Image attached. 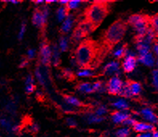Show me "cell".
Here are the masks:
<instances>
[{
    "label": "cell",
    "mask_w": 158,
    "mask_h": 137,
    "mask_svg": "<svg viewBox=\"0 0 158 137\" xmlns=\"http://www.w3.org/2000/svg\"><path fill=\"white\" fill-rule=\"evenodd\" d=\"M92 86H93V90L94 92H102L104 90V84L101 81H96L95 82L92 83Z\"/></svg>",
    "instance_id": "32"
},
{
    "label": "cell",
    "mask_w": 158,
    "mask_h": 137,
    "mask_svg": "<svg viewBox=\"0 0 158 137\" xmlns=\"http://www.w3.org/2000/svg\"><path fill=\"white\" fill-rule=\"evenodd\" d=\"M131 129L128 127H123L119 128L115 133L116 137H130Z\"/></svg>",
    "instance_id": "28"
},
{
    "label": "cell",
    "mask_w": 158,
    "mask_h": 137,
    "mask_svg": "<svg viewBox=\"0 0 158 137\" xmlns=\"http://www.w3.org/2000/svg\"><path fill=\"white\" fill-rule=\"evenodd\" d=\"M138 62L137 57L134 52L128 50L126 56L124 57V60L121 64V68L125 73H132L136 67V64Z\"/></svg>",
    "instance_id": "7"
},
{
    "label": "cell",
    "mask_w": 158,
    "mask_h": 137,
    "mask_svg": "<svg viewBox=\"0 0 158 137\" xmlns=\"http://www.w3.org/2000/svg\"><path fill=\"white\" fill-rule=\"evenodd\" d=\"M77 90L82 94H92V93L94 92L92 83L88 82L80 83L77 86Z\"/></svg>",
    "instance_id": "19"
},
{
    "label": "cell",
    "mask_w": 158,
    "mask_h": 137,
    "mask_svg": "<svg viewBox=\"0 0 158 137\" xmlns=\"http://www.w3.org/2000/svg\"><path fill=\"white\" fill-rule=\"evenodd\" d=\"M0 126H1V127L5 129L6 131H11L12 128L14 127V125L12 124L10 120H9L8 119H6V118H2V119H0Z\"/></svg>",
    "instance_id": "30"
},
{
    "label": "cell",
    "mask_w": 158,
    "mask_h": 137,
    "mask_svg": "<svg viewBox=\"0 0 158 137\" xmlns=\"http://www.w3.org/2000/svg\"><path fill=\"white\" fill-rule=\"evenodd\" d=\"M152 52L156 57L158 59V40H155V42L152 45Z\"/></svg>",
    "instance_id": "39"
},
{
    "label": "cell",
    "mask_w": 158,
    "mask_h": 137,
    "mask_svg": "<svg viewBox=\"0 0 158 137\" xmlns=\"http://www.w3.org/2000/svg\"><path fill=\"white\" fill-rule=\"evenodd\" d=\"M149 27L151 30L154 32L156 37H158V14L154 15L149 18Z\"/></svg>",
    "instance_id": "27"
},
{
    "label": "cell",
    "mask_w": 158,
    "mask_h": 137,
    "mask_svg": "<svg viewBox=\"0 0 158 137\" xmlns=\"http://www.w3.org/2000/svg\"><path fill=\"white\" fill-rule=\"evenodd\" d=\"M30 129L32 132H37L39 131V126L36 123H34V124L31 125Z\"/></svg>",
    "instance_id": "41"
},
{
    "label": "cell",
    "mask_w": 158,
    "mask_h": 137,
    "mask_svg": "<svg viewBox=\"0 0 158 137\" xmlns=\"http://www.w3.org/2000/svg\"><path fill=\"white\" fill-rule=\"evenodd\" d=\"M58 2V1H56V0H47L46 1V3L47 4H50V3H54V2Z\"/></svg>",
    "instance_id": "48"
},
{
    "label": "cell",
    "mask_w": 158,
    "mask_h": 137,
    "mask_svg": "<svg viewBox=\"0 0 158 137\" xmlns=\"http://www.w3.org/2000/svg\"><path fill=\"white\" fill-rule=\"evenodd\" d=\"M128 48L125 46H119L118 48H116L113 52H112V55L114 56L115 58L120 59V58H124V56H126L127 52H128Z\"/></svg>",
    "instance_id": "25"
},
{
    "label": "cell",
    "mask_w": 158,
    "mask_h": 137,
    "mask_svg": "<svg viewBox=\"0 0 158 137\" xmlns=\"http://www.w3.org/2000/svg\"><path fill=\"white\" fill-rule=\"evenodd\" d=\"M128 84L131 97L138 96L142 91V86L137 82H128Z\"/></svg>",
    "instance_id": "17"
},
{
    "label": "cell",
    "mask_w": 158,
    "mask_h": 137,
    "mask_svg": "<svg viewBox=\"0 0 158 137\" xmlns=\"http://www.w3.org/2000/svg\"><path fill=\"white\" fill-rule=\"evenodd\" d=\"M130 117L131 115L127 111H116L112 113L111 119L116 124H123Z\"/></svg>",
    "instance_id": "13"
},
{
    "label": "cell",
    "mask_w": 158,
    "mask_h": 137,
    "mask_svg": "<svg viewBox=\"0 0 158 137\" xmlns=\"http://www.w3.org/2000/svg\"><path fill=\"white\" fill-rule=\"evenodd\" d=\"M28 64H29V60L28 59H23L19 64V67L20 68H25V67L27 66Z\"/></svg>",
    "instance_id": "40"
},
{
    "label": "cell",
    "mask_w": 158,
    "mask_h": 137,
    "mask_svg": "<svg viewBox=\"0 0 158 137\" xmlns=\"http://www.w3.org/2000/svg\"><path fill=\"white\" fill-rule=\"evenodd\" d=\"M120 62L117 60H112L105 64L103 69V73L105 75L108 76H118V73L120 71Z\"/></svg>",
    "instance_id": "9"
},
{
    "label": "cell",
    "mask_w": 158,
    "mask_h": 137,
    "mask_svg": "<svg viewBox=\"0 0 158 137\" xmlns=\"http://www.w3.org/2000/svg\"><path fill=\"white\" fill-rule=\"evenodd\" d=\"M112 106L117 110V111H127L129 107L128 101L124 99H119L112 103Z\"/></svg>",
    "instance_id": "21"
},
{
    "label": "cell",
    "mask_w": 158,
    "mask_h": 137,
    "mask_svg": "<svg viewBox=\"0 0 158 137\" xmlns=\"http://www.w3.org/2000/svg\"><path fill=\"white\" fill-rule=\"evenodd\" d=\"M152 137H158V131L155 130L154 131H152Z\"/></svg>",
    "instance_id": "47"
},
{
    "label": "cell",
    "mask_w": 158,
    "mask_h": 137,
    "mask_svg": "<svg viewBox=\"0 0 158 137\" xmlns=\"http://www.w3.org/2000/svg\"><path fill=\"white\" fill-rule=\"evenodd\" d=\"M68 2H69L68 0H61V1H59L60 6H65V7L68 6Z\"/></svg>",
    "instance_id": "45"
},
{
    "label": "cell",
    "mask_w": 158,
    "mask_h": 137,
    "mask_svg": "<svg viewBox=\"0 0 158 137\" xmlns=\"http://www.w3.org/2000/svg\"><path fill=\"white\" fill-rule=\"evenodd\" d=\"M135 137H152V133H142V134H138Z\"/></svg>",
    "instance_id": "43"
},
{
    "label": "cell",
    "mask_w": 158,
    "mask_h": 137,
    "mask_svg": "<svg viewBox=\"0 0 158 137\" xmlns=\"http://www.w3.org/2000/svg\"><path fill=\"white\" fill-rule=\"evenodd\" d=\"M140 115L144 119V122L151 124H158V116L153 110L149 107H144L140 111Z\"/></svg>",
    "instance_id": "10"
},
{
    "label": "cell",
    "mask_w": 158,
    "mask_h": 137,
    "mask_svg": "<svg viewBox=\"0 0 158 137\" xmlns=\"http://www.w3.org/2000/svg\"><path fill=\"white\" fill-rule=\"evenodd\" d=\"M128 24L136 32V37H142L146 34L149 27V19L141 14H134L129 16Z\"/></svg>",
    "instance_id": "4"
},
{
    "label": "cell",
    "mask_w": 158,
    "mask_h": 137,
    "mask_svg": "<svg viewBox=\"0 0 158 137\" xmlns=\"http://www.w3.org/2000/svg\"><path fill=\"white\" fill-rule=\"evenodd\" d=\"M27 31V24L26 23H22V24L20 25L19 30L18 32V39L19 40H22L24 38V36H25V33H26Z\"/></svg>",
    "instance_id": "34"
},
{
    "label": "cell",
    "mask_w": 158,
    "mask_h": 137,
    "mask_svg": "<svg viewBox=\"0 0 158 137\" xmlns=\"http://www.w3.org/2000/svg\"><path fill=\"white\" fill-rule=\"evenodd\" d=\"M4 2H8V3L10 4H14V5H16V4L19 3V1H17V0H8V1H4Z\"/></svg>",
    "instance_id": "46"
},
{
    "label": "cell",
    "mask_w": 158,
    "mask_h": 137,
    "mask_svg": "<svg viewBox=\"0 0 158 137\" xmlns=\"http://www.w3.org/2000/svg\"><path fill=\"white\" fill-rule=\"evenodd\" d=\"M35 90V78L31 74H28L25 78V91L27 95H31Z\"/></svg>",
    "instance_id": "18"
},
{
    "label": "cell",
    "mask_w": 158,
    "mask_h": 137,
    "mask_svg": "<svg viewBox=\"0 0 158 137\" xmlns=\"http://www.w3.org/2000/svg\"><path fill=\"white\" fill-rule=\"evenodd\" d=\"M133 130L138 134H142V133H152L155 131V126L153 124H151L147 122H140V121H136L134 126L132 127Z\"/></svg>",
    "instance_id": "11"
},
{
    "label": "cell",
    "mask_w": 158,
    "mask_h": 137,
    "mask_svg": "<svg viewBox=\"0 0 158 137\" xmlns=\"http://www.w3.org/2000/svg\"><path fill=\"white\" fill-rule=\"evenodd\" d=\"M60 61V50L58 45H55L52 48V62L55 65H58Z\"/></svg>",
    "instance_id": "26"
},
{
    "label": "cell",
    "mask_w": 158,
    "mask_h": 137,
    "mask_svg": "<svg viewBox=\"0 0 158 137\" xmlns=\"http://www.w3.org/2000/svg\"><path fill=\"white\" fill-rule=\"evenodd\" d=\"M82 2L83 1H80V0H70V1L68 2L67 7H68V11L77 10V9L81 6Z\"/></svg>",
    "instance_id": "31"
},
{
    "label": "cell",
    "mask_w": 158,
    "mask_h": 137,
    "mask_svg": "<svg viewBox=\"0 0 158 137\" xmlns=\"http://www.w3.org/2000/svg\"><path fill=\"white\" fill-rule=\"evenodd\" d=\"M46 66H38L35 71V77L41 86H44L47 83V70Z\"/></svg>",
    "instance_id": "14"
},
{
    "label": "cell",
    "mask_w": 158,
    "mask_h": 137,
    "mask_svg": "<svg viewBox=\"0 0 158 137\" xmlns=\"http://www.w3.org/2000/svg\"><path fill=\"white\" fill-rule=\"evenodd\" d=\"M85 119L88 123L94 124V123H100L103 122L104 120V117L99 116L95 113H88L85 116Z\"/></svg>",
    "instance_id": "23"
},
{
    "label": "cell",
    "mask_w": 158,
    "mask_h": 137,
    "mask_svg": "<svg viewBox=\"0 0 158 137\" xmlns=\"http://www.w3.org/2000/svg\"><path fill=\"white\" fill-rule=\"evenodd\" d=\"M152 86L158 91V70L154 69L152 72Z\"/></svg>",
    "instance_id": "35"
},
{
    "label": "cell",
    "mask_w": 158,
    "mask_h": 137,
    "mask_svg": "<svg viewBox=\"0 0 158 137\" xmlns=\"http://www.w3.org/2000/svg\"><path fill=\"white\" fill-rule=\"evenodd\" d=\"M64 101L66 102V103L69 106L74 107H82L83 103L80 100H79L76 97L72 96V95H67L64 98Z\"/></svg>",
    "instance_id": "24"
},
{
    "label": "cell",
    "mask_w": 158,
    "mask_h": 137,
    "mask_svg": "<svg viewBox=\"0 0 158 137\" xmlns=\"http://www.w3.org/2000/svg\"><path fill=\"white\" fill-rule=\"evenodd\" d=\"M156 69L158 70V59H156Z\"/></svg>",
    "instance_id": "49"
},
{
    "label": "cell",
    "mask_w": 158,
    "mask_h": 137,
    "mask_svg": "<svg viewBox=\"0 0 158 137\" xmlns=\"http://www.w3.org/2000/svg\"><path fill=\"white\" fill-rule=\"evenodd\" d=\"M95 114L100 117H104L108 113V108L104 106H99L95 110Z\"/></svg>",
    "instance_id": "33"
},
{
    "label": "cell",
    "mask_w": 158,
    "mask_h": 137,
    "mask_svg": "<svg viewBox=\"0 0 158 137\" xmlns=\"http://www.w3.org/2000/svg\"><path fill=\"white\" fill-rule=\"evenodd\" d=\"M49 15H50V8L48 6L44 5L40 9H37L34 11L31 17L32 24L37 28H44L47 24Z\"/></svg>",
    "instance_id": "5"
},
{
    "label": "cell",
    "mask_w": 158,
    "mask_h": 137,
    "mask_svg": "<svg viewBox=\"0 0 158 137\" xmlns=\"http://www.w3.org/2000/svg\"><path fill=\"white\" fill-rule=\"evenodd\" d=\"M136 123V120L134 119V118H132V117H130V118H128V119H127L125 122H124V123H123V125H124V127H133L134 126L135 123Z\"/></svg>",
    "instance_id": "36"
},
{
    "label": "cell",
    "mask_w": 158,
    "mask_h": 137,
    "mask_svg": "<svg viewBox=\"0 0 158 137\" xmlns=\"http://www.w3.org/2000/svg\"><path fill=\"white\" fill-rule=\"evenodd\" d=\"M76 75L80 77H90L94 76V72L91 70L90 68H82L76 73Z\"/></svg>",
    "instance_id": "29"
},
{
    "label": "cell",
    "mask_w": 158,
    "mask_h": 137,
    "mask_svg": "<svg viewBox=\"0 0 158 137\" xmlns=\"http://www.w3.org/2000/svg\"><path fill=\"white\" fill-rule=\"evenodd\" d=\"M52 48L46 42H43L40 48V60L43 66H48L52 62Z\"/></svg>",
    "instance_id": "8"
},
{
    "label": "cell",
    "mask_w": 158,
    "mask_h": 137,
    "mask_svg": "<svg viewBox=\"0 0 158 137\" xmlns=\"http://www.w3.org/2000/svg\"><path fill=\"white\" fill-rule=\"evenodd\" d=\"M64 74L66 77H69L72 76V72L71 69H69V68H66V69H64Z\"/></svg>",
    "instance_id": "42"
},
{
    "label": "cell",
    "mask_w": 158,
    "mask_h": 137,
    "mask_svg": "<svg viewBox=\"0 0 158 137\" xmlns=\"http://www.w3.org/2000/svg\"><path fill=\"white\" fill-rule=\"evenodd\" d=\"M46 2V1L44 0H37V1H34V3L38 6H44V4Z\"/></svg>",
    "instance_id": "44"
},
{
    "label": "cell",
    "mask_w": 158,
    "mask_h": 137,
    "mask_svg": "<svg viewBox=\"0 0 158 137\" xmlns=\"http://www.w3.org/2000/svg\"><path fill=\"white\" fill-rule=\"evenodd\" d=\"M126 32V24L121 20H117L108 28L105 32V41L110 45L117 44L124 38Z\"/></svg>",
    "instance_id": "3"
},
{
    "label": "cell",
    "mask_w": 158,
    "mask_h": 137,
    "mask_svg": "<svg viewBox=\"0 0 158 137\" xmlns=\"http://www.w3.org/2000/svg\"><path fill=\"white\" fill-rule=\"evenodd\" d=\"M96 51L92 43L89 41L83 42L79 45L75 52L74 59L76 64L82 68H86L90 65L95 57Z\"/></svg>",
    "instance_id": "1"
},
{
    "label": "cell",
    "mask_w": 158,
    "mask_h": 137,
    "mask_svg": "<svg viewBox=\"0 0 158 137\" xmlns=\"http://www.w3.org/2000/svg\"><path fill=\"white\" fill-rule=\"evenodd\" d=\"M77 28H78L80 32H82L83 34L84 35V36H86L87 35L91 33L96 28H95L90 22H88V21H87V20H84V21H82L81 23H80V24L78 25Z\"/></svg>",
    "instance_id": "16"
},
{
    "label": "cell",
    "mask_w": 158,
    "mask_h": 137,
    "mask_svg": "<svg viewBox=\"0 0 158 137\" xmlns=\"http://www.w3.org/2000/svg\"><path fill=\"white\" fill-rule=\"evenodd\" d=\"M75 22H76V19L74 16L70 14L68 15L66 20L62 22V24H61V32L63 33H66V34L70 32L74 27Z\"/></svg>",
    "instance_id": "15"
},
{
    "label": "cell",
    "mask_w": 158,
    "mask_h": 137,
    "mask_svg": "<svg viewBox=\"0 0 158 137\" xmlns=\"http://www.w3.org/2000/svg\"><path fill=\"white\" fill-rule=\"evenodd\" d=\"M36 56V50L34 48H29L27 52V57L28 60H32Z\"/></svg>",
    "instance_id": "37"
},
{
    "label": "cell",
    "mask_w": 158,
    "mask_h": 137,
    "mask_svg": "<svg viewBox=\"0 0 158 137\" xmlns=\"http://www.w3.org/2000/svg\"><path fill=\"white\" fill-rule=\"evenodd\" d=\"M58 47L61 52H67V51H68L69 47H70V40H69V38L64 36H61L59 39Z\"/></svg>",
    "instance_id": "22"
},
{
    "label": "cell",
    "mask_w": 158,
    "mask_h": 137,
    "mask_svg": "<svg viewBox=\"0 0 158 137\" xmlns=\"http://www.w3.org/2000/svg\"><path fill=\"white\" fill-rule=\"evenodd\" d=\"M124 82L121 80L120 77L114 76L112 77L106 85V90L112 95H120L122 91Z\"/></svg>",
    "instance_id": "6"
},
{
    "label": "cell",
    "mask_w": 158,
    "mask_h": 137,
    "mask_svg": "<svg viewBox=\"0 0 158 137\" xmlns=\"http://www.w3.org/2000/svg\"><path fill=\"white\" fill-rule=\"evenodd\" d=\"M108 14V7L104 2H96L87 8L85 12L86 20L96 28L99 26Z\"/></svg>",
    "instance_id": "2"
},
{
    "label": "cell",
    "mask_w": 158,
    "mask_h": 137,
    "mask_svg": "<svg viewBox=\"0 0 158 137\" xmlns=\"http://www.w3.org/2000/svg\"><path fill=\"white\" fill-rule=\"evenodd\" d=\"M66 123L68 124V126L71 127H75L77 126V122L75 119L72 118V117H68L66 119Z\"/></svg>",
    "instance_id": "38"
},
{
    "label": "cell",
    "mask_w": 158,
    "mask_h": 137,
    "mask_svg": "<svg viewBox=\"0 0 158 137\" xmlns=\"http://www.w3.org/2000/svg\"><path fill=\"white\" fill-rule=\"evenodd\" d=\"M68 15V9L65 6H60L56 11V19L59 22H64Z\"/></svg>",
    "instance_id": "20"
},
{
    "label": "cell",
    "mask_w": 158,
    "mask_h": 137,
    "mask_svg": "<svg viewBox=\"0 0 158 137\" xmlns=\"http://www.w3.org/2000/svg\"><path fill=\"white\" fill-rule=\"evenodd\" d=\"M137 60L140 64H144V66L149 67V68L155 66L156 62V56L152 53V52H148L144 55H141V56H138Z\"/></svg>",
    "instance_id": "12"
}]
</instances>
